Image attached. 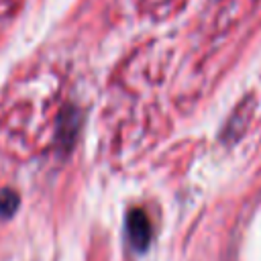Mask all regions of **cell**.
I'll return each mask as SVG.
<instances>
[{
  "label": "cell",
  "mask_w": 261,
  "mask_h": 261,
  "mask_svg": "<svg viewBox=\"0 0 261 261\" xmlns=\"http://www.w3.org/2000/svg\"><path fill=\"white\" fill-rule=\"evenodd\" d=\"M18 202H20V198H18V194L14 190H10V188L0 190V216L2 218H10L16 212Z\"/></svg>",
  "instance_id": "7a4b0ae2"
},
{
  "label": "cell",
  "mask_w": 261,
  "mask_h": 261,
  "mask_svg": "<svg viewBox=\"0 0 261 261\" xmlns=\"http://www.w3.org/2000/svg\"><path fill=\"white\" fill-rule=\"evenodd\" d=\"M124 224H126V239H128L130 247L137 253L147 251L149 245H151V237H153L149 216L141 208H130L126 212V222Z\"/></svg>",
  "instance_id": "6da1fadb"
}]
</instances>
